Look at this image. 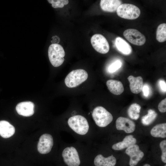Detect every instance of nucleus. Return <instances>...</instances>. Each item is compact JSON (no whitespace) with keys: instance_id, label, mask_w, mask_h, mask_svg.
Instances as JSON below:
<instances>
[{"instance_id":"nucleus-23","label":"nucleus","mask_w":166,"mask_h":166,"mask_svg":"<svg viewBox=\"0 0 166 166\" xmlns=\"http://www.w3.org/2000/svg\"><path fill=\"white\" fill-rule=\"evenodd\" d=\"M156 39L159 42H163L166 40V24L162 23L157 27Z\"/></svg>"},{"instance_id":"nucleus-24","label":"nucleus","mask_w":166,"mask_h":166,"mask_svg":"<svg viewBox=\"0 0 166 166\" xmlns=\"http://www.w3.org/2000/svg\"><path fill=\"white\" fill-rule=\"evenodd\" d=\"M48 2L52 5L54 8H62L69 3L68 0H48Z\"/></svg>"},{"instance_id":"nucleus-16","label":"nucleus","mask_w":166,"mask_h":166,"mask_svg":"<svg viewBox=\"0 0 166 166\" xmlns=\"http://www.w3.org/2000/svg\"><path fill=\"white\" fill-rule=\"evenodd\" d=\"M116 163V159L113 155L107 157L101 154L97 156L94 160L95 166H114Z\"/></svg>"},{"instance_id":"nucleus-29","label":"nucleus","mask_w":166,"mask_h":166,"mask_svg":"<svg viewBox=\"0 0 166 166\" xmlns=\"http://www.w3.org/2000/svg\"><path fill=\"white\" fill-rule=\"evenodd\" d=\"M159 84L160 87V89L164 92H166V83L164 80H160L159 81Z\"/></svg>"},{"instance_id":"nucleus-10","label":"nucleus","mask_w":166,"mask_h":166,"mask_svg":"<svg viewBox=\"0 0 166 166\" xmlns=\"http://www.w3.org/2000/svg\"><path fill=\"white\" fill-rule=\"evenodd\" d=\"M126 153L130 157L129 164L130 166H135L143 158L144 152L139 148V146L134 144L127 148Z\"/></svg>"},{"instance_id":"nucleus-27","label":"nucleus","mask_w":166,"mask_h":166,"mask_svg":"<svg viewBox=\"0 0 166 166\" xmlns=\"http://www.w3.org/2000/svg\"><path fill=\"white\" fill-rule=\"evenodd\" d=\"M158 109L161 113H165L166 111V98L162 100L159 103Z\"/></svg>"},{"instance_id":"nucleus-6","label":"nucleus","mask_w":166,"mask_h":166,"mask_svg":"<svg viewBox=\"0 0 166 166\" xmlns=\"http://www.w3.org/2000/svg\"><path fill=\"white\" fill-rule=\"evenodd\" d=\"M62 156L64 162L68 166H79L80 165L78 153L74 147L65 148L62 151Z\"/></svg>"},{"instance_id":"nucleus-28","label":"nucleus","mask_w":166,"mask_h":166,"mask_svg":"<svg viewBox=\"0 0 166 166\" xmlns=\"http://www.w3.org/2000/svg\"><path fill=\"white\" fill-rule=\"evenodd\" d=\"M142 91L145 96H148L149 93V89L148 85L145 84L143 85Z\"/></svg>"},{"instance_id":"nucleus-11","label":"nucleus","mask_w":166,"mask_h":166,"mask_svg":"<svg viewBox=\"0 0 166 166\" xmlns=\"http://www.w3.org/2000/svg\"><path fill=\"white\" fill-rule=\"evenodd\" d=\"M116 126L117 129L123 130L126 133H131L135 130V123L130 119L124 117H119L117 119Z\"/></svg>"},{"instance_id":"nucleus-2","label":"nucleus","mask_w":166,"mask_h":166,"mask_svg":"<svg viewBox=\"0 0 166 166\" xmlns=\"http://www.w3.org/2000/svg\"><path fill=\"white\" fill-rule=\"evenodd\" d=\"M93 118L96 124L101 127H105L113 121L112 114L102 106L95 107L92 113Z\"/></svg>"},{"instance_id":"nucleus-26","label":"nucleus","mask_w":166,"mask_h":166,"mask_svg":"<svg viewBox=\"0 0 166 166\" xmlns=\"http://www.w3.org/2000/svg\"><path fill=\"white\" fill-rule=\"evenodd\" d=\"M121 62L120 61L117 60L109 66L108 68L109 71L110 73L115 72L121 67Z\"/></svg>"},{"instance_id":"nucleus-9","label":"nucleus","mask_w":166,"mask_h":166,"mask_svg":"<svg viewBox=\"0 0 166 166\" xmlns=\"http://www.w3.org/2000/svg\"><path fill=\"white\" fill-rule=\"evenodd\" d=\"M53 144L52 136L49 134H44L39 138L37 146L38 151L41 154H47L51 151Z\"/></svg>"},{"instance_id":"nucleus-31","label":"nucleus","mask_w":166,"mask_h":166,"mask_svg":"<svg viewBox=\"0 0 166 166\" xmlns=\"http://www.w3.org/2000/svg\"><path fill=\"white\" fill-rule=\"evenodd\" d=\"M164 166H166V165L165 164Z\"/></svg>"},{"instance_id":"nucleus-21","label":"nucleus","mask_w":166,"mask_h":166,"mask_svg":"<svg viewBox=\"0 0 166 166\" xmlns=\"http://www.w3.org/2000/svg\"><path fill=\"white\" fill-rule=\"evenodd\" d=\"M140 109L141 107L139 105L133 103L130 105L128 109V115L131 119L137 120L139 117Z\"/></svg>"},{"instance_id":"nucleus-13","label":"nucleus","mask_w":166,"mask_h":166,"mask_svg":"<svg viewBox=\"0 0 166 166\" xmlns=\"http://www.w3.org/2000/svg\"><path fill=\"white\" fill-rule=\"evenodd\" d=\"M129 82L131 91L134 94H138L141 92L143 87V79L141 76L134 77L130 75L128 77Z\"/></svg>"},{"instance_id":"nucleus-5","label":"nucleus","mask_w":166,"mask_h":166,"mask_svg":"<svg viewBox=\"0 0 166 166\" xmlns=\"http://www.w3.org/2000/svg\"><path fill=\"white\" fill-rule=\"evenodd\" d=\"M117 13L119 17L121 18L133 20L139 17L140 11L136 6L131 4H122L118 8Z\"/></svg>"},{"instance_id":"nucleus-22","label":"nucleus","mask_w":166,"mask_h":166,"mask_svg":"<svg viewBox=\"0 0 166 166\" xmlns=\"http://www.w3.org/2000/svg\"><path fill=\"white\" fill-rule=\"evenodd\" d=\"M157 115V113L154 110L149 109L148 113L142 117L141 120L142 123L144 125H149L154 121Z\"/></svg>"},{"instance_id":"nucleus-30","label":"nucleus","mask_w":166,"mask_h":166,"mask_svg":"<svg viewBox=\"0 0 166 166\" xmlns=\"http://www.w3.org/2000/svg\"><path fill=\"white\" fill-rule=\"evenodd\" d=\"M143 166H151L150 165L148 164H144Z\"/></svg>"},{"instance_id":"nucleus-20","label":"nucleus","mask_w":166,"mask_h":166,"mask_svg":"<svg viewBox=\"0 0 166 166\" xmlns=\"http://www.w3.org/2000/svg\"><path fill=\"white\" fill-rule=\"evenodd\" d=\"M150 134L153 137L165 138L166 137V123L157 124L154 126L150 131Z\"/></svg>"},{"instance_id":"nucleus-14","label":"nucleus","mask_w":166,"mask_h":166,"mask_svg":"<svg viewBox=\"0 0 166 166\" xmlns=\"http://www.w3.org/2000/svg\"><path fill=\"white\" fill-rule=\"evenodd\" d=\"M15 132L14 127L8 121H0V136L4 138H9L12 136Z\"/></svg>"},{"instance_id":"nucleus-1","label":"nucleus","mask_w":166,"mask_h":166,"mask_svg":"<svg viewBox=\"0 0 166 166\" xmlns=\"http://www.w3.org/2000/svg\"><path fill=\"white\" fill-rule=\"evenodd\" d=\"M69 127L75 132L80 135L86 134L88 132L89 125L87 119L81 115L70 117L68 120Z\"/></svg>"},{"instance_id":"nucleus-7","label":"nucleus","mask_w":166,"mask_h":166,"mask_svg":"<svg viewBox=\"0 0 166 166\" xmlns=\"http://www.w3.org/2000/svg\"><path fill=\"white\" fill-rule=\"evenodd\" d=\"M91 42L94 49L99 53L105 54L109 50V46L107 40L101 34H96L93 35Z\"/></svg>"},{"instance_id":"nucleus-19","label":"nucleus","mask_w":166,"mask_h":166,"mask_svg":"<svg viewBox=\"0 0 166 166\" xmlns=\"http://www.w3.org/2000/svg\"><path fill=\"white\" fill-rule=\"evenodd\" d=\"M106 84L110 92L114 95H119L124 91L123 85L120 81L110 79L107 81Z\"/></svg>"},{"instance_id":"nucleus-17","label":"nucleus","mask_w":166,"mask_h":166,"mask_svg":"<svg viewBox=\"0 0 166 166\" xmlns=\"http://www.w3.org/2000/svg\"><path fill=\"white\" fill-rule=\"evenodd\" d=\"M136 142V139L132 135L126 136L122 141L113 144L112 148L114 150H120L135 144Z\"/></svg>"},{"instance_id":"nucleus-12","label":"nucleus","mask_w":166,"mask_h":166,"mask_svg":"<svg viewBox=\"0 0 166 166\" xmlns=\"http://www.w3.org/2000/svg\"><path fill=\"white\" fill-rule=\"evenodd\" d=\"M34 105L30 101H26L18 103L16 107L17 113L24 117H30L34 113Z\"/></svg>"},{"instance_id":"nucleus-25","label":"nucleus","mask_w":166,"mask_h":166,"mask_svg":"<svg viewBox=\"0 0 166 166\" xmlns=\"http://www.w3.org/2000/svg\"><path fill=\"white\" fill-rule=\"evenodd\" d=\"M160 148L162 151L161 159L164 163H166V140L162 141L160 144Z\"/></svg>"},{"instance_id":"nucleus-8","label":"nucleus","mask_w":166,"mask_h":166,"mask_svg":"<svg viewBox=\"0 0 166 166\" xmlns=\"http://www.w3.org/2000/svg\"><path fill=\"white\" fill-rule=\"evenodd\" d=\"M123 35L130 43L138 46L144 44L146 42L145 36L138 30L133 29H129L123 32Z\"/></svg>"},{"instance_id":"nucleus-4","label":"nucleus","mask_w":166,"mask_h":166,"mask_svg":"<svg viewBox=\"0 0 166 166\" xmlns=\"http://www.w3.org/2000/svg\"><path fill=\"white\" fill-rule=\"evenodd\" d=\"M88 77L87 72L83 69H77L71 71L65 79L66 85L69 88L77 87L85 81Z\"/></svg>"},{"instance_id":"nucleus-15","label":"nucleus","mask_w":166,"mask_h":166,"mask_svg":"<svg viewBox=\"0 0 166 166\" xmlns=\"http://www.w3.org/2000/svg\"><path fill=\"white\" fill-rule=\"evenodd\" d=\"M121 4V1L119 0H101L100 6L103 11L113 12L117 11L118 8Z\"/></svg>"},{"instance_id":"nucleus-18","label":"nucleus","mask_w":166,"mask_h":166,"mask_svg":"<svg viewBox=\"0 0 166 166\" xmlns=\"http://www.w3.org/2000/svg\"><path fill=\"white\" fill-rule=\"evenodd\" d=\"M115 44L118 50L122 54L128 55L131 53L132 51V47L122 38L117 37L115 40Z\"/></svg>"},{"instance_id":"nucleus-3","label":"nucleus","mask_w":166,"mask_h":166,"mask_svg":"<svg viewBox=\"0 0 166 166\" xmlns=\"http://www.w3.org/2000/svg\"><path fill=\"white\" fill-rule=\"evenodd\" d=\"M48 54L49 61L54 67H58L64 62L65 53L63 47L58 44H52L49 46Z\"/></svg>"}]
</instances>
